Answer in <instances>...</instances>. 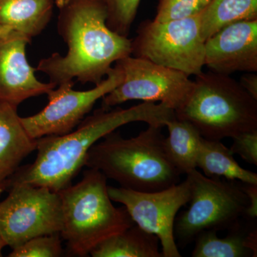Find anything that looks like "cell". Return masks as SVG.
Instances as JSON below:
<instances>
[{"instance_id":"1","label":"cell","mask_w":257,"mask_h":257,"mask_svg":"<svg viewBox=\"0 0 257 257\" xmlns=\"http://www.w3.org/2000/svg\"><path fill=\"white\" fill-rule=\"evenodd\" d=\"M58 8L57 32L68 47L63 56L53 53L39 62L37 71L50 82L96 84L120 59L132 55V40L106 25V10L101 0H55Z\"/></svg>"},{"instance_id":"2","label":"cell","mask_w":257,"mask_h":257,"mask_svg":"<svg viewBox=\"0 0 257 257\" xmlns=\"http://www.w3.org/2000/svg\"><path fill=\"white\" fill-rule=\"evenodd\" d=\"M175 117V111L160 103L144 101L128 109L101 107L84 118L74 131L37 139V158L10 176V184H28L60 192L72 184L84 167L88 152L108 134L137 121L165 126Z\"/></svg>"},{"instance_id":"3","label":"cell","mask_w":257,"mask_h":257,"mask_svg":"<svg viewBox=\"0 0 257 257\" xmlns=\"http://www.w3.org/2000/svg\"><path fill=\"white\" fill-rule=\"evenodd\" d=\"M164 126L148 125L135 138L108 134L88 152L84 167L100 171L124 188L155 192L178 183L181 175L164 149Z\"/></svg>"},{"instance_id":"4","label":"cell","mask_w":257,"mask_h":257,"mask_svg":"<svg viewBox=\"0 0 257 257\" xmlns=\"http://www.w3.org/2000/svg\"><path fill=\"white\" fill-rule=\"evenodd\" d=\"M106 179L100 171L88 168L78 183L58 192L62 203L60 235L74 256H88L104 240L135 224L125 207L112 204Z\"/></svg>"},{"instance_id":"5","label":"cell","mask_w":257,"mask_h":257,"mask_svg":"<svg viewBox=\"0 0 257 257\" xmlns=\"http://www.w3.org/2000/svg\"><path fill=\"white\" fill-rule=\"evenodd\" d=\"M195 77L188 100L175 112L177 119L188 121L209 140L257 130V99L239 82L211 71Z\"/></svg>"},{"instance_id":"6","label":"cell","mask_w":257,"mask_h":257,"mask_svg":"<svg viewBox=\"0 0 257 257\" xmlns=\"http://www.w3.org/2000/svg\"><path fill=\"white\" fill-rule=\"evenodd\" d=\"M187 178L191 197L187 210L176 217L175 239L187 244L203 231L230 229L239 224L248 207L242 182L209 178L197 170Z\"/></svg>"},{"instance_id":"7","label":"cell","mask_w":257,"mask_h":257,"mask_svg":"<svg viewBox=\"0 0 257 257\" xmlns=\"http://www.w3.org/2000/svg\"><path fill=\"white\" fill-rule=\"evenodd\" d=\"M201 13V12H200ZM199 14L166 23L143 22L132 40V55L197 76L204 67V41Z\"/></svg>"},{"instance_id":"8","label":"cell","mask_w":257,"mask_h":257,"mask_svg":"<svg viewBox=\"0 0 257 257\" xmlns=\"http://www.w3.org/2000/svg\"><path fill=\"white\" fill-rule=\"evenodd\" d=\"M114 66L121 71L122 80L102 98L104 109L142 100L160 103L176 112L187 103L194 89V82L187 74L145 59L128 55Z\"/></svg>"},{"instance_id":"9","label":"cell","mask_w":257,"mask_h":257,"mask_svg":"<svg viewBox=\"0 0 257 257\" xmlns=\"http://www.w3.org/2000/svg\"><path fill=\"white\" fill-rule=\"evenodd\" d=\"M9 194L0 202V234L15 248L42 235L60 234L62 203L58 192L44 187L10 183Z\"/></svg>"},{"instance_id":"10","label":"cell","mask_w":257,"mask_h":257,"mask_svg":"<svg viewBox=\"0 0 257 257\" xmlns=\"http://www.w3.org/2000/svg\"><path fill=\"white\" fill-rule=\"evenodd\" d=\"M108 193L113 202L124 206L135 224L156 235L163 257L182 256L175 241V223L179 209L190 199L187 177L181 183L155 192L108 187Z\"/></svg>"},{"instance_id":"11","label":"cell","mask_w":257,"mask_h":257,"mask_svg":"<svg viewBox=\"0 0 257 257\" xmlns=\"http://www.w3.org/2000/svg\"><path fill=\"white\" fill-rule=\"evenodd\" d=\"M121 80V71L114 66L106 78L89 90H74V81L62 83L47 93L48 103L43 109L32 116L20 117L22 124L34 140L71 133L96 101L117 87Z\"/></svg>"},{"instance_id":"12","label":"cell","mask_w":257,"mask_h":257,"mask_svg":"<svg viewBox=\"0 0 257 257\" xmlns=\"http://www.w3.org/2000/svg\"><path fill=\"white\" fill-rule=\"evenodd\" d=\"M32 39L0 25V101L18 106L24 101L47 94L57 87L55 83L37 78L36 68L27 58V46Z\"/></svg>"},{"instance_id":"13","label":"cell","mask_w":257,"mask_h":257,"mask_svg":"<svg viewBox=\"0 0 257 257\" xmlns=\"http://www.w3.org/2000/svg\"><path fill=\"white\" fill-rule=\"evenodd\" d=\"M204 66L215 73L257 72V20L221 29L204 43Z\"/></svg>"},{"instance_id":"14","label":"cell","mask_w":257,"mask_h":257,"mask_svg":"<svg viewBox=\"0 0 257 257\" xmlns=\"http://www.w3.org/2000/svg\"><path fill=\"white\" fill-rule=\"evenodd\" d=\"M36 149L37 140L30 138L24 127L18 107L0 101V176L13 175Z\"/></svg>"},{"instance_id":"15","label":"cell","mask_w":257,"mask_h":257,"mask_svg":"<svg viewBox=\"0 0 257 257\" xmlns=\"http://www.w3.org/2000/svg\"><path fill=\"white\" fill-rule=\"evenodd\" d=\"M55 5L54 0H0V25L32 40L48 26Z\"/></svg>"},{"instance_id":"16","label":"cell","mask_w":257,"mask_h":257,"mask_svg":"<svg viewBox=\"0 0 257 257\" xmlns=\"http://www.w3.org/2000/svg\"><path fill=\"white\" fill-rule=\"evenodd\" d=\"M229 148L219 140L202 138L199 145L197 168L209 178H224L245 184H257V175L242 168Z\"/></svg>"},{"instance_id":"17","label":"cell","mask_w":257,"mask_h":257,"mask_svg":"<svg viewBox=\"0 0 257 257\" xmlns=\"http://www.w3.org/2000/svg\"><path fill=\"white\" fill-rule=\"evenodd\" d=\"M225 237H219L217 231L208 230L196 236L193 257L256 256V230L245 233L239 224Z\"/></svg>"},{"instance_id":"18","label":"cell","mask_w":257,"mask_h":257,"mask_svg":"<svg viewBox=\"0 0 257 257\" xmlns=\"http://www.w3.org/2000/svg\"><path fill=\"white\" fill-rule=\"evenodd\" d=\"M169 135L164 140V149L171 163L179 173L188 175L197 170L199 145L202 137L188 121L174 118L165 124Z\"/></svg>"},{"instance_id":"19","label":"cell","mask_w":257,"mask_h":257,"mask_svg":"<svg viewBox=\"0 0 257 257\" xmlns=\"http://www.w3.org/2000/svg\"><path fill=\"white\" fill-rule=\"evenodd\" d=\"M160 239L138 225L114 235L91 251L92 257H163Z\"/></svg>"},{"instance_id":"20","label":"cell","mask_w":257,"mask_h":257,"mask_svg":"<svg viewBox=\"0 0 257 257\" xmlns=\"http://www.w3.org/2000/svg\"><path fill=\"white\" fill-rule=\"evenodd\" d=\"M257 20V0H211L200 13L204 41L221 29L241 21Z\"/></svg>"},{"instance_id":"21","label":"cell","mask_w":257,"mask_h":257,"mask_svg":"<svg viewBox=\"0 0 257 257\" xmlns=\"http://www.w3.org/2000/svg\"><path fill=\"white\" fill-rule=\"evenodd\" d=\"M106 10V25L113 32L128 37L141 0H101Z\"/></svg>"},{"instance_id":"22","label":"cell","mask_w":257,"mask_h":257,"mask_svg":"<svg viewBox=\"0 0 257 257\" xmlns=\"http://www.w3.org/2000/svg\"><path fill=\"white\" fill-rule=\"evenodd\" d=\"M60 234L42 235L13 248L10 257H59L63 253Z\"/></svg>"},{"instance_id":"23","label":"cell","mask_w":257,"mask_h":257,"mask_svg":"<svg viewBox=\"0 0 257 257\" xmlns=\"http://www.w3.org/2000/svg\"><path fill=\"white\" fill-rule=\"evenodd\" d=\"M199 0H160L154 21L166 23L199 14L203 9Z\"/></svg>"},{"instance_id":"24","label":"cell","mask_w":257,"mask_h":257,"mask_svg":"<svg viewBox=\"0 0 257 257\" xmlns=\"http://www.w3.org/2000/svg\"><path fill=\"white\" fill-rule=\"evenodd\" d=\"M230 147L233 155H239L248 164L257 165V130L240 134L233 138Z\"/></svg>"},{"instance_id":"25","label":"cell","mask_w":257,"mask_h":257,"mask_svg":"<svg viewBox=\"0 0 257 257\" xmlns=\"http://www.w3.org/2000/svg\"><path fill=\"white\" fill-rule=\"evenodd\" d=\"M243 188L248 198V207L245 215L255 219L257 216V184L243 183Z\"/></svg>"},{"instance_id":"26","label":"cell","mask_w":257,"mask_h":257,"mask_svg":"<svg viewBox=\"0 0 257 257\" xmlns=\"http://www.w3.org/2000/svg\"><path fill=\"white\" fill-rule=\"evenodd\" d=\"M239 82L250 95L257 99V74L247 72L241 76Z\"/></svg>"},{"instance_id":"27","label":"cell","mask_w":257,"mask_h":257,"mask_svg":"<svg viewBox=\"0 0 257 257\" xmlns=\"http://www.w3.org/2000/svg\"><path fill=\"white\" fill-rule=\"evenodd\" d=\"M10 184V177L0 176V196Z\"/></svg>"},{"instance_id":"28","label":"cell","mask_w":257,"mask_h":257,"mask_svg":"<svg viewBox=\"0 0 257 257\" xmlns=\"http://www.w3.org/2000/svg\"><path fill=\"white\" fill-rule=\"evenodd\" d=\"M6 246L7 243L3 239V236L0 234V256H3V250Z\"/></svg>"},{"instance_id":"29","label":"cell","mask_w":257,"mask_h":257,"mask_svg":"<svg viewBox=\"0 0 257 257\" xmlns=\"http://www.w3.org/2000/svg\"><path fill=\"white\" fill-rule=\"evenodd\" d=\"M211 1V0H199V2H200L201 4H202L203 8L207 6Z\"/></svg>"}]
</instances>
